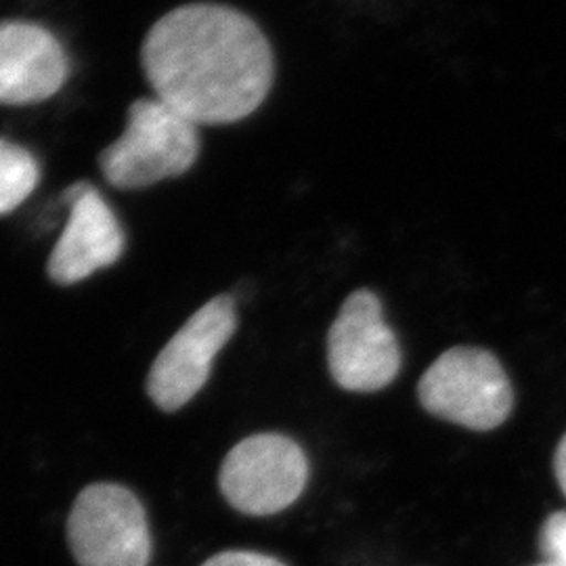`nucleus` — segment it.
<instances>
[{
    "mask_svg": "<svg viewBox=\"0 0 566 566\" xmlns=\"http://www.w3.org/2000/svg\"><path fill=\"white\" fill-rule=\"evenodd\" d=\"M65 203L70 217L49 256L46 271L57 285H74L116 263L126 238L118 217L95 187L86 182L70 187Z\"/></svg>",
    "mask_w": 566,
    "mask_h": 566,
    "instance_id": "obj_8",
    "label": "nucleus"
},
{
    "mask_svg": "<svg viewBox=\"0 0 566 566\" xmlns=\"http://www.w3.org/2000/svg\"><path fill=\"white\" fill-rule=\"evenodd\" d=\"M67 76V53L53 32L32 21H0V105L46 102Z\"/></svg>",
    "mask_w": 566,
    "mask_h": 566,
    "instance_id": "obj_9",
    "label": "nucleus"
},
{
    "mask_svg": "<svg viewBox=\"0 0 566 566\" xmlns=\"http://www.w3.org/2000/svg\"><path fill=\"white\" fill-rule=\"evenodd\" d=\"M202 566H285L277 558L256 552H221L206 560Z\"/></svg>",
    "mask_w": 566,
    "mask_h": 566,
    "instance_id": "obj_12",
    "label": "nucleus"
},
{
    "mask_svg": "<svg viewBox=\"0 0 566 566\" xmlns=\"http://www.w3.org/2000/svg\"><path fill=\"white\" fill-rule=\"evenodd\" d=\"M554 472H556L558 486L566 495V434L560 439V443L556 447V453H554Z\"/></svg>",
    "mask_w": 566,
    "mask_h": 566,
    "instance_id": "obj_13",
    "label": "nucleus"
},
{
    "mask_svg": "<svg viewBox=\"0 0 566 566\" xmlns=\"http://www.w3.org/2000/svg\"><path fill=\"white\" fill-rule=\"evenodd\" d=\"M418 397L428 413L479 432L504 424L514 407L504 365L476 346L443 353L426 369Z\"/></svg>",
    "mask_w": 566,
    "mask_h": 566,
    "instance_id": "obj_3",
    "label": "nucleus"
},
{
    "mask_svg": "<svg viewBox=\"0 0 566 566\" xmlns=\"http://www.w3.org/2000/svg\"><path fill=\"white\" fill-rule=\"evenodd\" d=\"M200 156V130L170 105L145 97L128 107L126 128L99 156L103 177L116 189H145L182 177Z\"/></svg>",
    "mask_w": 566,
    "mask_h": 566,
    "instance_id": "obj_2",
    "label": "nucleus"
},
{
    "mask_svg": "<svg viewBox=\"0 0 566 566\" xmlns=\"http://www.w3.org/2000/svg\"><path fill=\"white\" fill-rule=\"evenodd\" d=\"M41 181L36 158L18 143L0 139V217L25 202Z\"/></svg>",
    "mask_w": 566,
    "mask_h": 566,
    "instance_id": "obj_10",
    "label": "nucleus"
},
{
    "mask_svg": "<svg viewBox=\"0 0 566 566\" xmlns=\"http://www.w3.org/2000/svg\"><path fill=\"white\" fill-rule=\"evenodd\" d=\"M238 311L231 296H217L200 306L164 346L147 376V395L164 411L189 403L208 382L214 357L231 340Z\"/></svg>",
    "mask_w": 566,
    "mask_h": 566,
    "instance_id": "obj_7",
    "label": "nucleus"
},
{
    "mask_svg": "<svg viewBox=\"0 0 566 566\" xmlns=\"http://www.w3.org/2000/svg\"><path fill=\"white\" fill-rule=\"evenodd\" d=\"M142 65L156 99L196 126L252 116L275 78L273 49L256 21L214 2L182 4L156 21Z\"/></svg>",
    "mask_w": 566,
    "mask_h": 566,
    "instance_id": "obj_1",
    "label": "nucleus"
},
{
    "mask_svg": "<svg viewBox=\"0 0 566 566\" xmlns=\"http://www.w3.org/2000/svg\"><path fill=\"white\" fill-rule=\"evenodd\" d=\"M327 365L350 392H376L397 378L401 350L374 292L357 290L344 301L327 334Z\"/></svg>",
    "mask_w": 566,
    "mask_h": 566,
    "instance_id": "obj_6",
    "label": "nucleus"
},
{
    "mask_svg": "<svg viewBox=\"0 0 566 566\" xmlns=\"http://www.w3.org/2000/svg\"><path fill=\"white\" fill-rule=\"evenodd\" d=\"M67 542L81 566H147L151 535L139 497L114 483L86 486L67 518Z\"/></svg>",
    "mask_w": 566,
    "mask_h": 566,
    "instance_id": "obj_4",
    "label": "nucleus"
},
{
    "mask_svg": "<svg viewBox=\"0 0 566 566\" xmlns=\"http://www.w3.org/2000/svg\"><path fill=\"white\" fill-rule=\"evenodd\" d=\"M539 552L544 563L566 566V512H554L547 516L539 533Z\"/></svg>",
    "mask_w": 566,
    "mask_h": 566,
    "instance_id": "obj_11",
    "label": "nucleus"
},
{
    "mask_svg": "<svg viewBox=\"0 0 566 566\" xmlns=\"http://www.w3.org/2000/svg\"><path fill=\"white\" fill-rule=\"evenodd\" d=\"M303 449L282 434H254L233 447L219 474L224 500L248 516H269L292 506L306 486Z\"/></svg>",
    "mask_w": 566,
    "mask_h": 566,
    "instance_id": "obj_5",
    "label": "nucleus"
},
{
    "mask_svg": "<svg viewBox=\"0 0 566 566\" xmlns=\"http://www.w3.org/2000/svg\"><path fill=\"white\" fill-rule=\"evenodd\" d=\"M535 566H554V565H549V563H539V565H535Z\"/></svg>",
    "mask_w": 566,
    "mask_h": 566,
    "instance_id": "obj_14",
    "label": "nucleus"
}]
</instances>
